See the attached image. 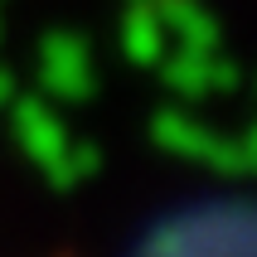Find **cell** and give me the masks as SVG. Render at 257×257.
<instances>
[{"mask_svg": "<svg viewBox=\"0 0 257 257\" xmlns=\"http://www.w3.org/2000/svg\"><path fill=\"white\" fill-rule=\"evenodd\" d=\"M146 247L156 252H247L252 247V218L247 204H199L165 218Z\"/></svg>", "mask_w": 257, "mask_h": 257, "instance_id": "obj_1", "label": "cell"}, {"mask_svg": "<svg viewBox=\"0 0 257 257\" xmlns=\"http://www.w3.org/2000/svg\"><path fill=\"white\" fill-rule=\"evenodd\" d=\"M15 131H20V146L34 156V165H39L58 189L73 185V175H68V131H63V121H58L39 97L15 102Z\"/></svg>", "mask_w": 257, "mask_h": 257, "instance_id": "obj_2", "label": "cell"}, {"mask_svg": "<svg viewBox=\"0 0 257 257\" xmlns=\"http://www.w3.org/2000/svg\"><path fill=\"white\" fill-rule=\"evenodd\" d=\"M39 73H44V87L58 102H83L97 87L92 54H87V44L78 34H49L44 39V54H39Z\"/></svg>", "mask_w": 257, "mask_h": 257, "instance_id": "obj_3", "label": "cell"}, {"mask_svg": "<svg viewBox=\"0 0 257 257\" xmlns=\"http://www.w3.org/2000/svg\"><path fill=\"white\" fill-rule=\"evenodd\" d=\"M165 63V83L180 92V97H204V92H218V87H233L238 83V68L218 49H185L175 58H160Z\"/></svg>", "mask_w": 257, "mask_h": 257, "instance_id": "obj_4", "label": "cell"}, {"mask_svg": "<svg viewBox=\"0 0 257 257\" xmlns=\"http://www.w3.org/2000/svg\"><path fill=\"white\" fill-rule=\"evenodd\" d=\"M156 20L165 25V34L185 44V49H218V20L204 10L199 0H151Z\"/></svg>", "mask_w": 257, "mask_h": 257, "instance_id": "obj_5", "label": "cell"}, {"mask_svg": "<svg viewBox=\"0 0 257 257\" xmlns=\"http://www.w3.org/2000/svg\"><path fill=\"white\" fill-rule=\"evenodd\" d=\"M165 25L156 20V10H151V0H136V10L126 15V29H121V49H126L131 63H141V68H151V63H160L165 58Z\"/></svg>", "mask_w": 257, "mask_h": 257, "instance_id": "obj_6", "label": "cell"}, {"mask_svg": "<svg viewBox=\"0 0 257 257\" xmlns=\"http://www.w3.org/2000/svg\"><path fill=\"white\" fill-rule=\"evenodd\" d=\"M151 136H156L165 151H175V156H189V160H204V151H209V141H214V131L199 126L189 112H180V107H165V112H156V121H151Z\"/></svg>", "mask_w": 257, "mask_h": 257, "instance_id": "obj_7", "label": "cell"}, {"mask_svg": "<svg viewBox=\"0 0 257 257\" xmlns=\"http://www.w3.org/2000/svg\"><path fill=\"white\" fill-rule=\"evenodd\" d=\"M204 160L214 170H223L228 180H243L247 165H252V146H247V136H214L209 151H204Z\"/></svg>", "mask_w": 257, "mask_h": 257, "instance_id": "obj_8", "label": "cell"}, {"mask_svg": "<svg viewBox=\"0 0 257 257\" xmlns=\"http://www.w3.org/2000/svg\"><path fill=\"white\" fill-rule=\"evenodd\" d=\"M0 102H10V73L0 68Z\"/></svg>", "mask_w": 257, "mask_h": 257, "instance_id": "obj_9", "label": "cell"}]
</instances>
